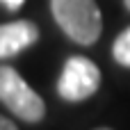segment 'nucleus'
<instances>
[{
	"mask_svg": "<svg viewBox=\"0 0 130 130\" xmlns=\"http://www.w3.org/2000/svg\"><path fill=\"white\" fill-rule=\"evenodd\" d=\"M50 11L69 39L91 46L101 37L103 16L96 0H50Z\"/></svg>",
	"mask_w": 130,
	"mask_h": 130,
	"instance_id": "1",
	"label": "nucleus"
},
{
	"mask_svg": "<svg viewBox=\"0 0 130 130\" xmlns=\"http://www.w3.org/2000/svg\"><path fill=\"white\" fill-rule=\"evenodd\" d=\"M0 101L11 114L27 123H39L46 117V103L41 96L11 66L0 69Z\"/></svg>",
	"mask_w": 130,
	"mask_h": 130,
	"instance_id": "2",
	"label": "nucleus"
},
{
	"mask_svg": "<svg viewBox=\"0 0 130 130\" xmlns=\"http://www.w3.org/2000/svg\"><path fill=\"white\" fill-rule=\"evenodd\" d=\"M98 87H101V69L91 59L82 55H73L66 59L57 82V91L64 101L69 103L87 101L98 91Z\"/></svg>",
	"mask_w": 130,
	"mask_h": 130,
	"instance_id": "3",
	"label": "nucleus"
},
{
	"mask_svg": "<svg viewBox=\"0 0 130 130\" xmlns=\"http://www.w3.org/2000/svg\"><path fill=\"white\" fill-rule=\"evenodd\" d=\"M39 39V27L32 21H14L0 27V57H14Z\"/></svg>",
	"mask_w": 130,
	"mask_h": 130,
	"instance_id": "4",
	"label": "nucleus"
},
{
	"mask_svg": "<svg viewBox=\"0 0 130 130\" xmlns=\"http://www.w3.org/2000/svg\"><path fill=\"white\" fill-rule=\"evenodd\" d=\"M112 55H114V59H117L121 66L130 69V27H126V30L114 39Z\"/></svg>",
	"mask_w": 130,
	"mask_h": 130,
	"instance_id": "5",
	"label": "nucleus"
},
{
	"mask_svg": "<svg viewBox=\"0 0 130 130\" xmlns=\"http://www.w3.org/2000/svg\"><path fill=\"white\" fill-rule=\"evenodd\" d=\"M0 130H18V128H16L7 117H2V119H0Z\"/></svg>",
	"mask_w": 130,
	"mask_h": 130,
	"instance_id": "6",
	"label": "nucleus"
},
{
	"mask_svg": "<svg viewBox=\"0 0 130 130\" xmlns=\"http://www.w3.org/2000/svg\"><path fill=\"white\" fill-rule=\"evenodd\" d=\"M2 5H5L7 9H18V7L23 5V0H2Z\"/></svg>",
	"mask_w": 130,
	"mask_h": 130,
	"instance_id": "7",
	"label": "nucleus"
},
{
	"mask_svg": "<svg viewBox=\"0 0 130 130\" xmlns=\"http://www.w3.org/2000/svg\"><path fill=\"white\" fill-rule=\"evenodd\" d=\"M123 5H126V9L130 11V0H123Z\"/></svg>",
	"mask_w": 130,
	"mask_h": 130,
	"instance_id": "8",
	"label": "nucleus"
},
{
	"mask_svg": "<svg viewBox=\"0 0 130 130\" xmlns=\"http://www.w3.org/2000/svg\"><path fill=\"white\" fill-rule=\"evenodd\" d=\"M96 130H112V128H96Z\"/></svg>",
	"mask_w": 130,
	"mask_h": 130,
	"instance_id": "9",
	"label": "nucleus"
}]
</instances>
